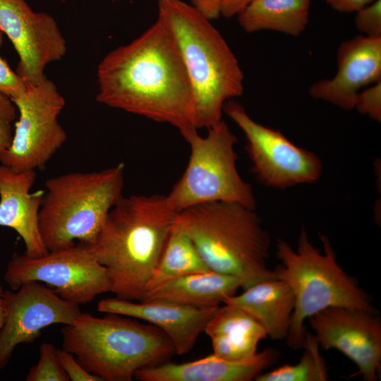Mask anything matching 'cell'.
<instances>
[{"label": "cell", "mask_w": 381, "mask_h": 381, "mask_svg": "<svg viewBox=\"0 0 381 381\" xmlns=\"http://www.w3.org/2000/svg\"><path fill=\"white\" fill-rule=\"evenodd\" d=\"M4 33L0 30V46ZM26 88V83L8 66L6 61L0 56V93L11 99L21 94Z\"/></svg>", "instance_id": "cell-29"}, {"label": "cell", "mask_w": 381, "mask_h": 381, "mask_svg": "<svg viewBox=\"0 0 381 381\" xmlns=\"http://www.w3.org/2000/svg\"><path fill=\"white\" fill-rule=\"evenodd\" d=\"M334 10L341 13L356 12L376 0H325Z\"/></svg>", "instance_id": "cell-32"}, {"label": "cell", "mask_w": 381, "mask_h": 381, "mask_svg": "<svg viewBox=\"0 0 381 381\" xmlns=\"http://www.w3.org/2000/svg\"><path fill=\"white\" fill-rule=\"evenodd\" d=\"M241 287L233 276L213 270L166 279L147 290L144 301L164 300L197 308L219 306Z\"/></svg>", "instance_id": "cell-21"}, {"label": "cell", "mask_w": 381, "mask_h": 381, "mask_svg": "<svg viewBox=\"0 0 381 381\" xmlns=\"http://www.w3.org/2000/svg\"><path fill=\"white\" fill-rule=\"evenodd\" d=\"M158 18L170 30L193 92L196 128L222 120L225 103L243 92V73L209 18L182 0H158Z\"/></svg>", "instance_id": "cell-3"}, {"label": "cell", "mask_w": 381, "mask_h": 381, "mask_svg": "<svg viewBox=\"0 0 381 381\" xmlns=\"http://www.w3.org/2000/svg\"><path fill=\"white\" fill-rule=\"evenodd\" d=\"M300 361L258 375L256 381H326L329 375L325 358L314 334L306 333Z\"/></svg>", "instance_id": "cell-24"}, {"label": "cell", "mask_w": 381, "mask_h": 381, "mask_svg": "<svg viewBox=\"0 0 381 381\" xmlns=\"http://www.w3.org/2000/svg\"><path fill=\"white\" fill-rule=\"evenodd\" d=\"M3 289L0 284V330L4 325V310L2 303V297L1 294L3 293Z\"/></svg>", "instance_id": "cell-34"}, {"label": "cell", "mask_w": 381, "mask_h": 381, "mask_svg": "<svg viewBox=\"0 0 381 381\" xmlns=\"http://www.w3.org/2000/svg\"><path fill=\"white\" fill-rule=\"evenodd\" d=\"M354 109L372 119L381 121V81L358 92Z\"/></svg>", "instance_id": "cell-28"}, {"label": "cell", "mask_w": 381, "mask_h": 381, "mask_svg": "<svg viewBox=\"0 0 381 381\" xmlns=\"http://www.w3.org/2000/svg\"><path fill=\"white\" fill-rule=\"evenodd\" d=\"M254 0H222L221 16L229 18L238 16Z\"/></svg>", "instance_id": "cell-33"}, {"label": "cell", "mask_w": 381, "mask_h": 381, "mask_svg": "<svg viewBox=\"0 0 381 381\" xmlns=\"http://www.w3.org/2000/svg\"><path fill=\"white\" fill-rule=\"evenodd\" d=\"M277 349L267 348L239 361L214 354L183 363L167 361L138 370L134 378L140 381H250L277 360Z\"/></svg>", "instance_id": "cell-18"}, {"label": "cell", "mask_w": 381, "mask_h": 381, "mask_svg": "<svg viewBox=\"0 0 381 381\" xmlns=\"http://www.w3.org/2000/svg\"><path fill=\"white\" fill-rule=\"evenodd\" d=\"M218 307L197 308L164 300L135 303L117 297L104 298L97 304L99 312L138 318L159 328L178 355L193 349Z\"/></svg>", "instance_id": "cell-16"}, {"label": "cell", "mask_w": 381, "mask_h": 381, "mask_svg": "<svg viewBox=\"0 0 381 381\" xmlns=\"http://www.w3.org/2000/svg\"><path fill=\"white\" fill-rule=\"evenodd\" d=\"M223 304L217 308L204 329L211 340L213 354L231 361L253 357L258 353V344L267 337L265 328L241 308Z\"/></svg>", "instance_id": "cell-19"}, {"label": "cell", "mask_w": 381, "mask_h": 381, "mask_svg": "<svg viewBox=\"0 0 381 381\" xmlns=\"http://www.w3.org/2000/svg\"><path fill=\"white\" fill-rule=\"evenodd\" d=\"M320 348L336 349L351 360L365 381H375L381 369V320L377 311L329 307L308 319Z\"/></svg>", "instance_id": "cell-14"}, {"label": "cell", "mask_w": 381, "mask_h": 381, "mask_svg": "<svg viewBox=\"0 0 381 381\" xmlns=\"http://www.w3.org/2000/svg\"><path fill=\"white\" fill-rule=\"evenodd\" d=\"M207 270H210L209 267L199 254L178 214L150 278L147 291L166 279Z\"/></svg>", "instance_id": "cell-23"}, {"label": "cell", "mask_w": 381, "mask_h": 381, "mask_svg": "<svg viewBox=\"0 0 381 381\" xmlns=\"http://www.w3.org/2000/svg\"><path fill=\"white\" fill-rule=\"evenodd\" d=\"M337 63L335 75L314 83L308 92L315 99L351 111L361 88L381 81V37L361 35L342 42Z\"/></svg>", "instance_id": "cell-15"}, {"label": "cell", "mask_w": 381, "mask_h": 381, "mask_svg": "<svg viewBox=\"0 0 381 381\" xmlns=\"http://www.w3.org/2000/svg\"><path fill=\"white\" fill-rule=\"evenodd\" d=\"M124 164L101 171L71 172L47 179L39 224L49 251L92 244L108 213L123 196Z\"/></svg>", "instance_id": "cell-7"}, {"label": "cell", "mask_w": 381, "mask_h": 381, "mask_svg": "<svg viewBox=\"0 0 381 381\" xmlns=\"http://www.w3.org/2000/svg\"><path fill=\"white\" fill-rule=\"evenodd\" d=\"M234 295L223 303H230L254 317L272 339H286L294 308V297L290 287L273 277L256 282Z\"/></svg>", "instance_id": "cell-20"}, {"label": "cell", "mask_w": 381, "mask_h": 381, "mask_svg": "<svg viewBox=\"0 0 381 381\" xmlns=\"http://www.w3.org/2000/svg\"><path fill=\"white\" fill-rule=\"evenodd\" d=\"M207 131L205 136L195 130L184 138L190 146L189 160L183 175L166 195L169 205L177 213L212 202H236L255 209L253 188L236 167L237 138L223 119Z\"/></svg>", "instance_id": "cell-8"}, {"label": "cell", "mask_w": 381, "mask_h": 381, "mask_svg": "<svg viewBox=\"0 0 381 381\" xmlns=\"http://www.w3.org/2000/svg\"><path fill=\"white\" fill-rule=\"evenodd\" d=\"M62 346L103 381H131L143 368L176 354L169 338L153 325L124 315L96 317L83 313L61 329Z\"/></svg>", "instance_id": "cell-4"}, {"label": "cell", "mask_w": 381, "mask_h": 381, "mask_svg": "<svg viewBox=\"0 0 381 381\" xmlns=\"http://www.w3.org/2000/svg\"><path fill=\"white\" fill-rule=\"evenodd\" d=\"M320 238L323 253L309 241L305 229L299 234L296 250L282 240L277 245L281 264L273 270L274 276L290 287L294 297L286 338L293 349H303L307 333L305 321L323 309L349 307L376 311L367 294L337 263L329 238L321 234Z\"/></svg>", "instance_id": "cell-6"}, {"label": "cell", "mask_w": 381, "mask_h": 381, "mask_svg": "<svg viewBox=\"0 0 381 381\" xmlns=\"http://www.w3.org/2000/svg\"><path fill=\"white\" fill-rule=\"evenodd\" d=\"M179 213L165 195L122 196L87 245L107 271L117 298L143 301Z\"/></svg>", "instance_id": "cell-2"}, {"label": "cell", "mask_w": 381, "mask_h": 381, "mask_svg": "<svg viewBox=\"0 0 381 381\" xmlns=\"http://www.w3.org/2000/svg\"><path fill=\"white\" fill-rule=\"evenodd\" d=\"M179 215L210 270L236 277L243 289L274 277L267 267L270 237L255 209L212 202Z\"/></svg>", "instance_id": "cell-5"}, {"label": "cell", "mask_w": 381, "mask_h": 381, "mask_svg": "<svg viewBox=\"0 0 381 381\" xmlns=\"http://www.w3.org/2000/svg\"><path fill=\"white\" fill-rule=\"evenodd\" d=\"M19 113L10 147L0 157L16 172L42 169L61 147L67 135L58 121L65 99L49 78L11 99Z\"/></svg>", "instance_id": "cell-10"}, {"label": "cell", "mask_w": 381, "mask_h": 381, "mask_svg": "<svg viewBox=\"0 0 381 381\" xmlns=\"http://www.w3.org/2000/svg\"><path fill=\"white\" fill-rule=\"evenodd\" d=\"M27 381H70L60 365L56 349L48 342H43L40 347V358L32 366L26 377Z\"/></svg>", "instance_id": "cell-25"}, {"label": "cell", "mask_w": 381, "mask_h": 381, "mask_svg": "<svg viewBox=\"0 0 381 381\" xmlns=\"http://www.w3.org/2000/svg\"><path fill=\"white\" fill-rule=\"evenodd\" d=\"M1 297L4 322L0 330V370L8 365L18 345L34 341L49 325L71 324L81 313L80 305L38 282L3 291Z\"/></svg>", "instance_id": "cell-12"}, {"label": "cell", "mask_w": 381, "mask_h": 381, "mask_svg": "<svg viewBox=\"0 0 381 381\" xmlns=\"http://www.w3.org/2000/svg\"><path fill=\"white\" fill-rule=\"evenodd\" d=\"M190 4L210 20L221 16L222 0H190Z\"/></svg>", "instance_id": "cell-31"}, {"label": "cell", "mask_w": 381, "mask_h": 381, "mask_svg": "<svg viewBox=\"0 0 381 381\" xmlns=\"http://www.w3.org/2000/svg\"><path fill=\"white\" fill-rule=\"evenodd\" d=\"M4 279L13 290L32 281L45 283L62 298L78 305L111 292L107 269L81 243L37 258L14 253Z\"/></svg>", "instance_id": "cell-9"}, {"label": "cell", "mask_w": 381, "mask_h": 381, "mask_svg": "<svg viewBox=\"0 0 381 381\" xmlns=\"http://www.w3.org/2000/svg\"><path fill=\"white\" fill-rule=\"evenodd\" d=\"M98 102L175 127L184 138L198 130L192 87L176 41L157 17L97 68Z\"/></svg>", "instance_id": "cell-1"}, {"label": "cell", "mask_w": 381, "mask_h": 381, "mask_svg": "<svg viewBox=\"0 0 381 381\" xmlns=\"http://www.w3.org/2000/svg\"><path fill=\"white\" fill-rule=\"evenodd\" d=\"M223 112L243 133L252 171L261 183L285 189L319 179L322 164L313 152L296 146L281 132L256 122L233 99L225 103Z\"/></svg>", "instance_id": "cell-11"}, {"label": "cell", "mask_w": 381, "mask_h": 381, "mask_svg": "<svg viewBox=\"0 0 381 381\" xmlns=\"http://www.w3.org/2000/svg\"><path fill=\"white\" fill-rule=\"evenodd\" d=\"M58 361L71 381H103L99 376L87 370L75 356L64 349H56Z\"/></svg>", "instance_id": "cell-30"}, {"label": "cell", "mask_w": 381, "mask_h": 381, "mask_svg": "<svg viewBox=\"0 0 381 381\" xmlns=\"http://www.w3.org/2000/svg\"><path fill=\"white\" fill-rule=\"evenodd\" d=\"M310 8V0H254L238 21L248 33L272 30L298 37L308 24Z\"/></svg>", "instance_id": "cell-22"}, {"label": "cell", "mask_w": 381, "mask_h": 381, "mask_svg": "<svg viewBox=\"0 0 381 381\" xmlns=\"http://www.w3.org/2000/svg\"><path fill=\"white\" fill-rule=\"evenodd\" d=\"M0 30L18 53L16 72L26 83H41L47 78L46 66L66 54V40L54 18L34 11L25 0H0Z\"/></svg>", "instance_id": "cell-13"}, {"label": "cell", "mask_w": 381, "mask_h": 381, "mask_svg": "<svg viewBox=\"0 0 381 381\" xmlns=\"http://www.w3.org/2000/svg\"><path fill=\"white\" fill-rule=\"evenodd\" d=\"M356 29L368 37H381V0L363 7L356 12Z\"/></svg>", "instance_id": "cell-26"}, {"label": "cell", "mask_w": 381, "mask_h": 381, "mask_svg": "<svg viewBox=\"0 0 381 381\" xmlns=\"http://www.w3.org/2000/svg\"><path fill=\"white\" fill-rule=\"evenodd\" d=\"M36 176L35 170L16 172L0 164V226L14 229L23 240L24 253L32 258L49 252L39 224L44 193H30Z\"/></svg>", "instance_id": "cell-17"}, {"label": "cell", "mask_w": 381, "mask_h": 381, "mask_svg": "<svg viewBox=\"0 0 381 381\" xmlns=\"http://www.w3.org/2000/svg\"><path fill=\"white\" fill-rule=\"evenodd\" d=\"M16 114L17 108L12 99L0 93V157L11 145L13 136L12 123Z\"/></svg>", "instance_id": "cell-27"}]
</instances>
